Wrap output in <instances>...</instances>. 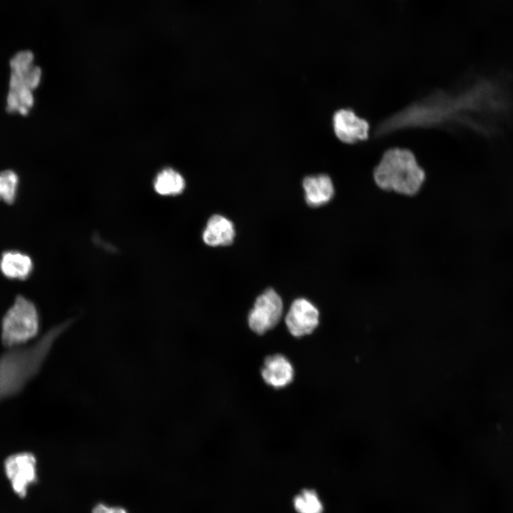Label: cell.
I'll return each instance as SVG.
<instances>
[{"label":"cell","mask_w":513,"mask_h":513,"mask_svg":"<svg viewBox=\"0 0 513 513\" xmlns=\"http://www.w3.org/2000/svg\"><path fill=\"white\" fill-rule=\"evenodd\" d=\"M234 235L233 223L224 216L214 214L207 221L202 239L209 246H227L233 242Z\"/></svg>","instance_id":"4fadbf2b"},{"label":"cell","mask_w":513,"mask_h":513,"mask_svg":"<svg viewBox=\"0 0 513 513\" xmlns=\"http://www.w3.org/2000/svg\"><path fill=\"white\" fill-rule=\"evenodd\" d=\"M306 203L317 207L329 202L335 194L334 186L331 177L326 174H319L305 177L303 180Z\"/></svg>","instance_id":"7c38bea8"},{"label":"cell","mask_w":513,"mask_h":513,"mask_svg":"<svg viewBox=\"0 0 513 513\" xmlns=\"http://www.w3.org/2000/svg\"><path fill=\"white\" fill-rule=\"evenodd\" d=\"M261 375L268 385L276 388H284L292 381L294 368L285 356L276 354L265 359Z\"/></svg>","instance_id":"8fae6325"},{"label":"cell","mask_w":513,"mask_h":513,"mask_svg":"<svg viewBox=\"0 0 513 513\" xmlns=\"http://www.w3.org/2000/svg\"><path fill=\"white\" fill-rule=\"evenodd\" d=\"M511 90L501 79L480 76L450 89H438L382 120L379 137L408 129L464 128L489 133L513 109Z\"/></svg>","instance_id":"6da1fadb"},{"label":"cell","mask_w":513,"mask_h":513,"mask_svg":"<svg viewBox=\"0 0 513 513\" xmlns=\"http://www.w3.org/2000/svg\"><path fill=\"white\" fill-rule=\"evenodd\" d=\"M57 338L48 331L33 344L8 348L0 356V402L18 395L34 378Z\"/></svg>","instance_id":"7a4b0ae2"},{"label":"cell","mask_w":513,"mask_h":513,"mask_svg":"<svg viewBox=\"0 0 513 513\" xmlns=\"http://www.w3.org/2000/svg\"><path fill=\"white\" fill-rule=\"evenodd\" d=\"M92 513H127V512L121 507H108L104 504H98L93 508Z\"/></svg>","instance_id":"e0dca14e"},{"label":"cell","mask_w":513,"mask_h":513,"mask_svg":"<svg viewBox=\"0 0 513 513\" xmlns=\"http://www.w3.org/2000/svg\"><path fill=\"white\" fill-rule=\"evenodd\" d=\"M4 470L14 491L19 497H25L28 485L36 480L35 455L29 452L12 454L6 458Z\"/></svg>","instance_id":"52a82bcc"},{"label":"cell","mask_w":513,"mask_h":513,"mask_svg":"<svg viewBox=\"0 0 513 513\" xmlns=\"http://www.w3.org/2000/svg\"><path fill=\"white\" fill-rule=\"evenodd\" d=\"M283 313V301L272 289L259 295L248 316L250 328L258 334H263L273 328L280 321Z\"/></svg>","instance_id":"8992f818"},{"label":"cell","mask_w":513,"mask_h":513,"mask_svg":"<svg viewBox=\"0 0 513 513\" xmlns=\"http://www.w3.org/2000/svg\"><path fill=\"white\" fill-rule=\"evenodd\" d=\"M34 264L31 257L17 249H7L0 254V272L7 279L25 281L32 274Z\"/></svg>","instance_id":"30bf717a"},{"label":"cell","mask_w":513,"mask_h":513,"mask_svg":"<svg viewBox=\"0 0 513 513\" xmlns=\"http://www.w3.org/2000/svg\"><path fill=\"white\" fill-rule=\"evenodd\" d=\"M296 513H323L324 506L318 494L312 489L301 490L293 499Z\"/></svg>","instance_id":"9a60e30c"},{"label":"cell","mask_w":513,"mask_h":513,"mask_svg":"<svg viewBox=\"0 0 513 513\" xmlns=\"http://www.w3.org/2000/svg\"><path fill=\"white\" fill-rule=\"evenodd\" d=\"M19 177L12 170L0 172V201L13 204L17 197Z\"/></svg>","instance_id":"2e32d148"},{"label":"cell","mask_w":513,"mask_h":513,"mask_svg":"<svg viewBox=\"0 0 513 513\" xmlns=\"http://www.w3.org/2000/svg\"><path fill=\"white\" fill-rule=\"evenodd\" d=\"M286 327L294 336L311 334L319 323V312L316 307L305 299L293 301L285 318Z\"/></svg>","instance_id":"9c48e42d"},{"label":"cell","mask_w":513,"mask_h":513,"mask_svg":"<svg viewBox=\"0 0 513 513\" xmlns=\"http://www.w3.org/2000/svg\"><path fill=\"white\" fill-rule=\"evenodd\" d=\"M34 56L30 51L16 53L9 62L11 73L6 98V110L26 115L33 106V90L39 85L41 69L33 64Z\"/></svg>","instance_id":"277c9868"},{"label":"cell","mask_w":513,"mask_h":513,"mask_svg":"<svg viewBox=\"0 0 513 513\" xmlns=\"http://www.w3.org/2000/svg\"><path fill=\"white\" fill-rule=\"evenodd\" d=\"M185 182L177 171L167 168L161 171L154 182L155 191L162 195H176L182 192Z\"/></svg>","instance_id":"5bb4252c"},{"label":"cell","mask_w":513,"mask_h":513,"mask_svg":"<svg viewBox=\"0 0 513 513\" xmlns=\"http://www.w3.org/2000/svg\"><path fill=\"white\" fill-rule=\"evenodd\" d=\"M373 176L381 190L408 196L416 195L425 180V170L415 155L400 147L390 148L383 153Z\"/></svg>","instance_id":"3957f363"},{"label":"cell","mask_w":513,"mask_h":513,"mask_svg":"<svg viewBox=\"0 0 513 513\" xmlns=\"http://www.w3.org/2000/svg\"><path fill=\"white\" fill-rule=\"evenodd\" d=\"M38 330L39 315L34 303L17 295L1 319L2 344L7 349L21 346L35 337Z\"/></svg>","instance_id":"5b68a950"},{"label":"cell","mask_w":513,"mask_h":513,"mask_svg":"<svg viewBox=\"0 0 513 513\" xmlns=\"http://www.w3.org/2000/svg\"><path fill=\"white\" fill-rule=\"evenodd\" d=\"M332 124L336 136L344 143L354 144L369 138V123L351 108L337 110L333 115Z\"/></svg>","instance_id":"ba28073f"}]
</instances>
